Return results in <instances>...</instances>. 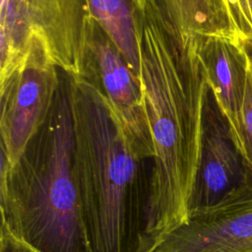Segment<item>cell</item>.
<instances>
[{
	"label": "cell",
	"mask_w": 252,
	"mask_h": 252,
	"mask_svg": "<svg viewBox=\"0 0 252 252\" xmlns=\"http://www.w3.org/2000/svg\"><path fill=\"white\" fill-rule=\"evenodd\" d=\"M140 84L155 156L146 229L151 252L189 220V201L199 165L207 78L196 38L171 36L147 4L138 24Z\"/></svg>",
	"instance_id": "6da1fadb"
},
{
	"label": "cell",
	"mask_w": 252,
	"mask_h": 252,
	"mask_svg": "<svg viewBox=\"0 0 252 252\" xmlns=\"http://www.w3.org/2000/svg\"><path fill=\"white\" fill-rule=\"evenodd\" d=\"M74 172L93 252H145L152 159L141 158L100 94L71 78Z\"/></svg>",
	"instance_id": "7a4b0ae2"
},
{
	"label": "cell",
	"mask_w": 252,
	"mask_h": 252,
	"mask_svg": "<svg viewBox=\"0 0 252 252\" xmlns=\"http://www.w3.org/2000/svg\"><path fill=\"white\" fill-rule=\"evenodd\" d=\"M71 77L61 72L51 110L10 166L1 154V222L41 252H93L74 172Z\"/></svg>",
	"instance_id": "3957f363"
},
{
	"label": "cell",
	"mask_w": 252,
	"mask_h": 252,
	"mask_svg": "<svg viewBox=\"0 0 252 252\" xmlns=\"http://www.w3.org/2000/svg\"><path fill=\"white\" fill-rule=\"evenodd\" d=\"M93 20L87 0H0V81L30 55L81 80Z\"/></svg>",
	"instance_id": "277c9868"
},
{
	"label": "cell",
	"mask_w": 252,
	"mask_h": 252,
	"mask_svg": "<svg viewBox=\"0 0 252 252\" xmlns=\"http://www.w3.org/2000/svg\"><path fill=\"white\" fill-rule=\"evenodd\" d=\"M251 200L252 166L207 81L200 159L189 201V217Z\"/></svg>",
	"instance_id": "5b68a950"
},
{
	"label": "cell",
	"mask_w": 252,
	"mask_h": 252,
	"mask_svg": "<svg viewBox=\"0 0 252 252\" xmlns=\"http://www.w3.org/2000/svg\"><path fill=\"white\" fill-rule=\"evenodd\" d=\"M81 80L89 83L100 94L134 151L141 158L153 160L155 151L140 81L94 20L89 33L84 76Z\"/></svg>",
	"instance_id": "8992f818"
},
{
	"label": "cell",
	"mask_w": 252,
	"mask_h": 252,
	"mask_svg": "<svg viewBox=\"0 0 252 252\" xmlns=\"http://www.w3.org/2000/svg\"><path fill=\"white\" fill-rule=\"evenodd\" d=\"M62 70L30 55L0 81L1 154L14 165L45 122L55 100Z\"/></svg>",
	"instance_id": "52a82bcc"
},
{
	"label": "cell",
	"mask_w": 252,
	"mask_h": 252,
	"mask_svg": "<svg viewBox=\"0 0 252 252\" xmlns=\"http://www.w3.org/2000/svg\"><path fill=\"white\" fill-rule=\"evenodd\" d=\"M151 252H252V200L191 214Z\"/></svg>",
	"instance_id": "ba28073f"
},
{
	"label": "cell",
	"mask_w": 252,
	"mask_h": 252,
	"mask_svg": "<svg viewBox=\"0 0 252 252\" xmlns=\"http://www.w3.org/2000/svg\"><path fill=\"white\" fill-rule=\"evenodd\" d=\"M196 48L208 84L237 136L249 73V60L241 40L197 37Z\"/></svg>",
	"instance_id": "9c48e42d"
},
{
	"label": "cell",
	"mask_w": 252,
	"mask_h": 252,
	"mask_svg": "<svg viewBox=\"0 0 252 252\" xmlns=\"http://www.w3.org/2000/svg\"><path fill=\"white\" fill-rule=\"evenodd\" d=\"M146 4L163 29L183 44L204 36L240 39L226 0H146Z\"/></svg>",
	"instance_id": "30bf717a"
},
{
	"label": "cell",
	"mask_w": 252,
	"mask_h": 252,
	"mask_svg": "<svg viewBox=\"0 0 252 252\" xmlns=\"http://www.w3.org/2000/svg\"><path fill=\"white\" fill-rule=\"evenodd\" d=\"M92 17L110 37L140 79L138 24L146 0H87Z\"/></svg>",
	"instance_id": "8fae6325"
},
{
	"label": "cell",
	"mask_w": 252,
	"mask_h": 252,
	"mask_svg": "<svg viewBox=\"0 0 252 252\" xmlns=\"http://www.w3.org/2000/svg\"><path fill=\"white\" fill-rule=\"evenodd\" d=\"M237 138L243 153L252 166V69L250 65Z\"/></svg>",
	"instance_id": "7c38bea8"
},
{
	"label": "cell",
	"mask_w": 252,
	"mask_h": 252,
	"mask_svg": "<svg viewBox=\"0 0 252 252\" xmlns=\"http://www.w3.org/2000/svg\"><path fill=\"white\" fill-rule=\"evenodd\" d=\"M226 2L240 40L252 38V0H226Z\"/></svg>",
	"instance_id": "4fadbf2b"
},
{
	"label": "cell",
	"mask_w": 252,
	"mask_h": 252,
	"mask_svg": "<svg viewBox=\"0 0 252 252\" xmlns=\"http://www.w3.org/2000/svg\"><path fill=\"white\" fill-rule=\"evenodd\" d=\"M0 252H41L32 246L16 234L3 222H1Z\"/></svg>",
	"instance_id": "5bb4252c"
},
{
	"label": "cell",
	"mask_w": 252,
	"mask_h": 252,
	"mask_svg": "<svg viewBox=\"0 0 252 252\" xmlns=\"http://www.w3.org/2000/svg\"><path fill=\"white\" fill-rule=\"evenodd\" d=\"M241 43H242L244 51L247 55V58L249 60V65L252 69V38L241 39Z\"/></svg>",
	"instance_id": "9a60e30c"
}]
</instances>
